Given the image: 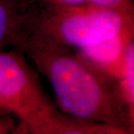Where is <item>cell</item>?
Masks as SVG:
<instances>
[{
	"label": "cell",
	"instance_id": "6da1fadb",
	"mask_svg": "<svg viewBox=\"0 0 134 134\" xmlns=\"http://www.w3.org/2000/svg\"><path fill=\"white\" fill-rule=\"evenodd\" d=\"M18 49L48 80L63 113L133 134L120 80L99 69L79 52L28 31Z\"/></svg>",
	"mask_w": 134,
	"mask_h": 134
},
{
	"label": "cell",
	"instance_id": "7a4b0ae2",
	"mask_svg": "<svg viewBox=\"0 0 134 134\" xmlns=\"http://www.w3.org/2000/svg\"><path fill=\"white\" fill-rule=\"evenodd\" d=\"M23 54L0 51V109L19 119L18 133L121 134L117 128L58 112Z\"/></svg>",
	"mask_w": 134,
	"mask_h": 134
},
{
	"label": "cell",
	"instance_id": "3957f363",
	"mask_svg": "<svg viewBox=\"0 0 134 134\" xmlns=\"http://www.w3.org/2000/svg\"><path fill=\"white\" fill-rule=\"evenodd\" d=\"M125 31L130 29L121 15L91 3H39V6L31 7L26 27L28 32L76 52Z\"/></svg>",
	"mask_w": 134,
	"mask_h": 134
},
{
	"label": "cell",
	"instance_id": "277c9868",
	"mask_svg": "<svg viewBox=\"0 0 134 134\" xmlns=\"http://www.w3.org/2000/svg\"><path fill=\"white\" fill-rule=\"evenodd\" d=\"M132 38V32L125 31L77 52L109 76L121 80L125 73L127 45Z\"/></svg>",
	"mask_w": 134,
	"mask_h": 134
},
{
	"label": "cell",
	"instance_id": "5b68a950",
	"mask_svg": "<svg viewBox=\"0 0 134 134\" xmlns=\"http://www.w3.org/2000/svg\"><path fill=\"white\" fill-rule=\"evenodd\" d=\"M30 10L26 0H0V51L9 45L18 47Z\"/></svg>",
	"mask_w": 134,
	"mask_h": 134
},
{
	"label": "cell",
	"instance_id": "8992f818",
	"mask_svg": "<svg viewBox=\"0 0 134 134\" xmlns=\"http://www.w3.org/2000/svg\"><path fill=\"white\" fill-rule=\"evenodd\" d=\"M120 85L134 134V38L127 45L125 73Z\"/></svg>",
	"mask_w": 134,
	"mask_h": 134
},
{
	"label": "cell",
	"instance_id": "52a82bcc",
	"mask_svg": "<svg viewBox=\"0 0 134 134\" xmlns=\"http://www.w3.org/2000/svg\"><path fill=\"white\" fill-rule=\"evenodd\" d=\"M11 113L0 112V134L18 133V125Z\"/></svg>",
	"mask_w": 134,
	"mask_h": 134
},
{
	"label": "cell",
	"instance_id": "ba28073f",
	"mask_svg": "<svg viewBox=\"0 0 134 134\" xmlns=\"http://www.w3.org/2000/svg\"><path fill=\"white\" fill-rule=\"evenodd\" d=\"M38 3H46V4H64V5H72V4H81L88 3V0H36Z\"/></svg>",
	"mask_w": 134,
	"mask_h": 134
},
{
	"label": "cell",
	"instance_id": "9c48e42d",
	"mask_svg": "<svg viewBox=\"0 0 134 134\" xmlns=\"http://www.w3.org/2000/svg\"><path fill=\"white\" fill-rule=\"evenodd\" d=\"M0 112H6V111H4V110H2V109H0ZM10 113V112H9Z\"/></svg>",
	"mask_w": 134,
	"mask_h": 134
}]
</instances>
